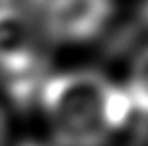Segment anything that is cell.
<instances>
[{"mask_svg":"<svg viewBox=\"0 0 148 146\" xmlns=\"http://www.w3.org/2000/svg\"><path fill=\"white\" fill-rule=\"evenodd\" d=\"M21 6L54 61L96 56L125 15V0H21Z\"/></svg>","mask_w":148,"mask_h":146,"instance_id":"7a4b0ae2","label":"cell"},{"mask_svg":"<svg viewBox=\"0 0 148 146\" xmlns=\"http://www.w3.org/2000/svg\"><path fill=\"white\" fill-rule=\"evenodd\" d=\"M17 140L15 134V119L4 100H0V146H13Z\"/></svg>","mask_w":148,"mask_h":146,"instance_id":"5b68a950","label":"cell"},{"mask_svg":"<svg viewBox=\"0 0 148 146\" xmlns=\"http://www.w3.org/2000/svg\"><path fill=\"white\" fill-rule=\"evenodd\" d=\"M29 102L46 146H127L140 134L115 65L96 56L54 61Z\"/></svg>","mask_w":148,"mask_h":146,"instance_id":"6da1fadb","label":"cell"},{"mask_svg":"<svg viewBox=\"0 0 148 146\" xmlns=\"http://www.w3.org/2000/svg\"><path fill=\"white\" fill-rule=\"evenodd\" d=\"M13 146H46V144H44L40 138H38L36 134H34L29 140H15V142H13Z\"/></svg>","mask_w":148,"mask_h":146,"instance_id":"52a82bcc","label":"cell"},{"mask_svg":"<svg viewBox=\"0 0 148 146\" xmlns=\"http://www.w3.org/2000/svg\"><path fill=\"white\" fill-rule=\"evenodd\" d=\"M138 23H140V36L148 38V0H138Z\"/></svg>","mask_w":148,"mask_h":146,"instance_id":"8992f818","label":"cell"},{"mask_svg":"<svg viewBox=\"0 0 148 146\" xmlns=\"http://www.w3.org/2000/svg\"><path fill=\"white\" fill-rule=\"evenodd\" d=\"M54 58L40 42L21 6V0L0 4V75L27 88L32 98Z\"/></svg>","mask_w":148,"mask_h":146,"instance_id":"3957f363","label":"cell"},{"mask_svg":"<svg viewBox=\"0 0 148 146\" xmlns=\"http://www.w3.org/2000/svg\"><path fill=\"white\" fill-rule=\"evenodd\" d=\"M140 132L148 130V38L140 36L115 65Z\"/></svg>","mask_w":148,"mask_h":146,"instance_id":"277c9868","label":"cell"}]
</instances>
